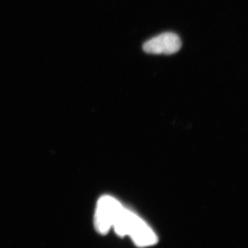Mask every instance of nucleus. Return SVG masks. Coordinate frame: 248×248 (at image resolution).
<instances>
[{"label": "nucleus", "mask_w": 248, "mask_h": 248, "mask_svg": "<svg viewBox=\"0 0 248 248\" xmlns=\"http://www.w3.org/2000/svg\"><path fill=\"white\" fill-rule=\"evenodd\" d=\"M124 205L110 196H103L99 198L95 215H94V227L100 234H107L113 227L115 220L120 214Z\"/></svg>", "instance_id": "nucleus-1"}, {"label": "nucleus", "mask_w": 248, "mask_h": 248, "mask_svg": "<svg viewBox=\"0 0 248 248\" xmlns=\"http://www.w3.org/2000/svg\"><path fill=\"white\" fill-rule=\"evenodd\" d=\"M182 48V40L174 32H164L151 38L143 44L144 52L150 54L171 55Z\"/></svg>", "instance_id": "nucleus-2"}, {"label": "nucleus", "mask_w": 248, "mask_h": 248, "mask_svg": "<svg viewBox=\"0 0 248 248\" xmlns=\"http://www.w3.org/2000/svg\"><path fill=\"white\" fill-rule=\"evenodd\" d=\"M128 235L136 245L141 248L153 246L158 242V238L155 232L136 215L131 222Z\"/></svg>", "instance_id": "nucleus-3"}, {"label": "nucleus", "mask_w": 248, "mask_h": 248, "mask_svg": "<svg viewBox=\"0 0 248 248\" xmlns=\"http://www.w3.org/2000/svg\"><path fill=\"white\" fill-rule=\"evenodd\" d=\"M135 216V213L131 212V210H127L126 208L123 207L117 217L115 218L112 227L118 235L121 237L128 235L129 229Z\"/></svg>", "instance_id": "nucleus-4"}]
</instances>
